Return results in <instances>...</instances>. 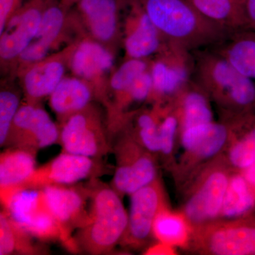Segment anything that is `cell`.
Here are the masks:
<instances>
[{
    "instance_id": "27",
    "label": "cell",
    "mask_w": 255,
    "mask_h": 255,
    "mask_svg": "<svg viewBox=\"0 0 255 255\" xmlns=\"http://www.w3.org/2000/svg\"><path fill=\"white\" fill-rule=\"evenodd\" d=\"M201 14L231 31L247 29L242 0H188Z\"/></svg>"
},
{
    "instance_id": "33",
    "label": "cell",
    "mask_w": 255,
    "mask_h": 255,
    "mask_svg": "<svg viewBox=\"0 0 255 255\" xmlns=\"http://www.w3.org/2000/svg\"><path fill=\"white\" fill-rule=\"evenodd\" d=\"M24 0H0V32Z\"/></svg>"
},
{
    "instance_id": "28",
    "label": "cell",
    "mask_w": 255,
    "mask_h": 255,
    "mask_svg": "<svg viewBox=\"0 0 255 255\" xmlns=\"http://www.w3.org/2000/svg\"><path fill=\"white\" fill-rule=\"evenodd\" d=\"M160 105H153L151 110L134 111L125 125L134 138L151 154L160 152Z\"/></svg>"
},
{
    "instance_id": "29",
    "label": "cell",
    "mask_w": 255,
    "mask_h": 255,
    "mask_svg": "<svg viewBox=\"0 0 255 255\" xmlns=\"http://www.w3.org/2000/svg\"><path fill=\"white\" fill-rule=\"evenodd\" d=\"M255 206V192L244 176L230 179L221 214L228 219L241 217L251 212Z\"/></svg>"
},
{
    "instance_id": "17",
    "label": "cell",
    "mask_w": 255,
    "mask_h": 255,
    "mask_svg": "<svg viewBox=\"0 0 255 255\" xmlns=\"http://www.w3.org/2000/svg\"><path fill=\"white\" fill-rule=\"evenodd\" d=\"M130 196L128 224L120 245L139 246L153 235V225L162 210V191L157 181Z\"/></svg>"
},
{
    "instance_id": "21",
    "label": "cell",
    "mask_w": 255,
    "mask_h": 255,
    "mask_svg": "<svg viewBox=\"0 0 255 255\" xmlns=\"http://www.w3.org/2000/svg\"><path fill=\"white\" fill-rule=\"evenodd\" d=\"M58 124L97 102L91 85L78 77L65 76L48 97Z\"/></svg>"
},
{
    "instance_id": "14",
    "label": "cell",
    "mask_w": 255,
    "mask_h": 255,
    "mask_svg": "<svg viewBox=\"0 0 255 255\" xmlns=\"http://www.w3.org/2000/svg\"><path fill=\"white\" fill-rule=\"evenodd\" d=\"M79 38L32 64L16 75V78L19 80L23 92V101L29 103H41L43 99L49 97L70 70V60Z\"/></svg>"
},
{
    "instance_id": "7",
    "label": "cell",
    "mask_w": 255,
    "mask_h": 255,
    "mask_svg": "<svg viewBox=\"0 0 255 255\" xmlns=\"http://www.w3.org/2000/svg\"><path fill=\"white\" fill-rule=\"evenodd\" d=\"M194 53L174 43L165 42L157 54L150 58V72L152 87L147 102L164 105L194 75Z\"/></svg>"
},
{
    "instance_id": "30",
    "label": "cell",
    "mask_w": 255,
    "mask_h": 255,
    "mask_svg": "<svg viewBox=\"0 0 255 255\" xmlns=\"http://www.w3.org/2000/svg\"><path fill=\"white\" fill-rule=\"evenodd\" d=\"M14 78L8 76L1 82L0 90V146H4L13 121L21 104V90L15 86Z\"/></svg>"
},
{
    "instance_id": "22",
    "label": "cell",
    "mask_w": 255,
    "mask_h": 255,
    "mask_svg": "<svg viewBox=\"0 0 255 255\" xmlns=\"http://www.w3.org/2000/svg\"><path fill=\"white\" fill-rule=\"evenodd\" d=\"M211 48L240 73L255 82V31L241 29Z\"/></svg>"
},
{
    "instance_id": "26",
    "label": "cell",
    "mask_w": 255,
    "mask_h": 255,
    "mask_svg": "<svg viewBox=\"0 0 255 255\" xmlns=\"http://www.w3.org/2000/svg\"><path fill=\"white\" fill-rule=\"evenodd\" d=\"M33 236L13 219L6 210L0 213V255H43L47 253L33 241Z\"/></svg>"
},
{
    "instance_id": "9",
    "label": "cell",
    "mask_w": 255,
    "mask_h": 255,
    "mask_svg": "<svg viewBox=\"0 0 255 255\" xmlns=\"http://www.w3.org/2000/svg\"><path fill=\"white\" fill-rule=\"evenodd\" d=\"M47 206L59 228L60 243L68 251L78 253L73 236L90 221L89 189L86 183L49 186L41 189Z\"/></svg>"
},
{
    "instance_id": "10",
    "label": "cell",
    "mask_w": 255,
    "mask_h": 255,
    "mask_svg": "<svg viewBox=\"0 0 255 255\" xmlns=\"http://www.w3.org/2000/svg\"><path fill=\"white\" fill-rule=\"evenodd\" d=\"M116 54L99 42L83 35L78 39L70 60L72 75L91 85L97 102L106 109L110 98L111 77L115 66Z\"/></svg>"
},
{
    "instance_id": "6",
    "label": "cell",
    "mask_w": 255,
    "mask_h": 255,
    "mask_svg": "<svg viewBox=\"0 0 255 255\" xmlns=\"http://www.w3.org/2000/svg\"><path fill=\"white\" fill-rule=\"evenodd\" d=\"M71 31L83 33L74 10L65 9L60 0H49L38 31L16 60L9 76L16 78L23 69L60 49Z\"/></svg>"
},
{
    "instance_id": "35",
    "label": "cell",
    "mask_w": 255,
    "mask_h": 255,
    "mask_svg": "<svg viewBox=\"0 0 255 255\" xmlns=\"http://www.w3.org/2000/svg\"><path fill=\"white\" fill-rule=\"evenodd\" d=\"M243 172L244 173L243 174V175L246 178L247 182L255 192V164L252 165L249 168L245 169Z\"/></svg>"
},
{
    "instance_id": "5",
    "label": "cell",
    "mask_w": 255,
    "mask_h": 255,
    "mask_svg": "<svg viewBox=\"0 0 255 255\" xmlns=\"http://www.w3.org/2000/svg\"><path fill=\"white\" fill-rule=\"evenodd\" d=\"M116 165L110 186L123 197L131 195L156 180L157 168L152 154L145 150L124 127L112 142Z\"/></svg>"
},
{
    "instance_id": "8",
    "label": "cell",
    "mask_w": 255,
    "mask_h": 255,
    "mask_svg": "<svg viewBox=\"0 0 255 255\" xmlns=\"http://www.w3.org/2000/svg\"><path fill=\"white\" fill-rule=\"evenodd\" d=\"M110 165L103 158L62 152L49 162L36 167L17 192L38 190L49 186L73 185L84 179L102 177L110 173Z\"/></svg>"
},
{
    "instance_id": "23",
    "label": "cell",
    "mask_w": 255,
    "mask_h": 255,
    "mask_svg": "<svg viewBox=\"0 0 255 255\" xmlns=\"http://www.w3.org/2000/svg\"><path fill=\"white\" fill-rule=\"evenodd\" d=\"M225 114L227 119L223 123L239 135L230 151V162L236 168L245 170L255 164V114L253 112H225Z\"/></svg>"
},
{
    "instance_id": "19",
    "label": "cell",
    "mask_w": 255,
    "mask_h": 255,
    "mask_svg": "<svg viewBox=\"0 0 255 255\" xmlns=\"http://www.w3.org/2000/svg\"><path fill=\"white\" fill-rule=\"evenodd\" d=\"M37 152L8 147L0 155V197L1 206L17 193L18 189L36 169Z\"/></svg>"
},
{
    "instance_id": "36",
    "label": "cell",
    "mask_w": 255,
    "mask_h": 255,
    "mask_svg": "<svg viewBox=\"0 0 255 255\" xmlns=\"http://www.w3.org/2000/svg\"><path fill=\"white\" fill-rule=\"evenodd\" d=\"M80 0H60V3L68 11L73 9Z\"/></svg>"
},
{
    "instance_id": "24",
    "label": "cell",
    "mask_w": 255,
    "mask_h": 255,
    "mask_svg": "<svg viewBox=\"0 0 255 255\" xmlns=\"http://www.w3.org/2000/svg\"><path fill=\"white\" fill-rule=\"evenodd\" d=\"M182 144L187 152L201 158L219 153L227 141L229 130L226 124L214 122L183 129Z\"/></svg>"
},
{
    "instance_id": "11",
    "label": "cell",
    "mask_w": 255,
    "mask_h": 255,
    "mask_svg": "<svg viewBox=\"0 0 255 255\" xmlns=\"http://www.w3.org/2000/svg\"><path fill=\"white\" fill-rule=\"evenodd\" d=\"M128 0H80L73 7L83 33L114 54L122 45V12Z\"/></svg>"
},
{
    "instance_id": "12",
    "label": "cell",
    "mask_w": 255,
    "mask_h": 255,
    "mask_svg": "<svg viewBox=\"0 0 255 255\" xmlns=\"http://www.w3.org/2000/svg\"><path fill=\"white\" fill-rule=\"evenodd\" d=\"M60 128L41 103L23 100L3 147L38 150L59 144Z\"/></svg>"
},
{
    "instance_id": "20",
    "label": "cell",
    "mask_w": 255,
    "mask_h": 255,
    "mask_svg": "<svg viewBox=\"0 0 255 255\" xmlns=\"http://www.w3.org/2000/svg\"><path fill=\"white\" fill-rule=\"evenodd\" d=\"M210 101L205 90L193 79L178 91L168 103L179 119L181 130L214 122Z\"/></svg>"
},
{
    "instance_id": "16",
    "label": "cell",
    "mask_w": 255,
    "mask_h": 255,
    "mask_svg": "<svg viewBox=\"0 0 255 255\" xmlns=\"http://www.w3.org/2000/svg\"><path fill=\"white\" fill-rule=\"evenodd\" d=\"M2 206L33 237L41 241L60 242L59 228L47 206L41 189L19 191Z\"/></svg>"
},
{
    "instance_id": "1",
    "label": "cell",
    "mask_w": 255,
    "mask_h": 255,
    "mask_svg": "<svg viewBox=\"0 0 255 255\" xmlns=\"http://www.w3.org/2000/svg\"><path fill=\"white\" fill-rule=\"evenodd\" d=\"M164 41L189 51L212 48L232 31L211 21L188 0H140Z\"/></svg>"
},
{
    "instance_id": "18",
    "label": "cell",
    "mask_w": 255,
    "mask_h": 255,
    "mask_svg": "<svg viewBox=\"0 0 255 255\" xmlns=\"http://www.w3.org/2000/svg\"><path fill=\"white\" fill-rule=\"evenodd\" d=\"M229 180L227 174L221 171L210 174L186 204L187 219L201 223L221 214Z\"/></svg>"
},
{
    "instance_id": "25",
    "label": "cell",
    "mask_w": 255,
    "mask_h": 255,
    "mask_svg": "<svg viewBox=\"0 0 255 255\" xmlns=\"http://www.w3.org/2000/svg\"><path fill=\"white\" fill-rule=\"evenodd\" d=\"M209 248L217 255H255V223L220 228L210 237Z\"/></svg>"
},
{
    "instance_id": "15",
    "label": "cell",
    "mask_w": 255,
    "mask_h": 255,
    "mask_svg": "<svg viewBox=\"0 0 255 255\" xmlns=\"http://www.w3.org/2000/svg\"><path fill=\"white\" fill-rule=\"evenodd\" d=\"M122 20L124 59H150L165 43L140 0H128Z\"/></svg>"
},
{
    "instance_id": "31",
    "label": "cell",
    "mask_w": 255,
    "mask_h": 255,
    "mask_svg": "<svg viewBox=\"0 0 255 255\" xmlns=\"http://www.w3.org/2000/svg\"><path fill=\"white\" fill-rule=\"evenodd\" d=\"M150 59H124L123 63L115 68L110 83V98L105 111L112 102L120 97L132 85L135 79L150 66Z\"/></svg>"
},
{
    "instance_id": "2",
    "label": "cell",
    "mask_w": 255,
    "mask_h": 255,
    "mask_svg": "<svg viewBox=\"0 0 255 255\" xmlns=\"http://www.w3.org/2000/svg\"><path fill=\"white\" fill-rule=\"evenodd\" d=\"M89 189L90 221L73 236L78 253L110 254L127 232L128 214L122 197L100 178L86 182Z\"/></svg>"
},
{
    "instance_id": "4",
    "label": "cell",
    "mask_w": 255,
    "mask_h": 255,
    "mask_svg": "<svg viewBox=\"0 0 255 255\" xmlns=\"http://www.w3.org/2000/svg\"><path fill=\"white\" fill-rule=\"evenodd\" d=\"M58 126L62 152L100 159L112 153L107 116L98 102H93Z\"/></svg>"
},
{
    "instance_id": "3",
    "label": "cell",
    "mask_w": 255,
    "mask_h": 255,
    "mask_svg": "<svg viewBox=\"0 0 255 255\" xmlns=\"http://www.w3.org/2000/svg\"><path fill=\"white\" fill-rule=\"evenodd\" d=\"M195 67L193 80L224 112L255 110V82L240 73L211 48L193 51Z\"/></svg>"
},
{
    "instance_id": "32",
    "label": "cell",
    "mask_w": 255,
    "mask_h": 255,
    "mask_svg": "<svg viewBox=\"0 0 255 255\" xmlns=\"http://www.w3.org/2000/svg\"><path fill=\"white\" fill-rule=\"evenodd\" d=\"M152 233L161 243L179 246L187 239V228L182 217L162 209L154 223Z\"/></svg>"
},
{
    "instance_id": "34",
    "label": "cell",
    "mask_w": 255,
    "mask_h": 255,
    "mask_svg": "<svg viewBox=\"0 0 255 255\" xmlns=\"http://www.w3.org/2000/svg\"><path fill=\"white\" fill-rule=\"evenodd\" d=\"M247 29L255 31V0H242Z\"/></svg>"
},
{
    "instance_id": "13",
    "label": "cell",
    "mask_w": 255,
    "mask_h": 255,
    "mask_svg": "<svg viewBox=\"0 0 255 255\" xmlns=\"http://www.w3.org/2000/svg\"><path fill=\"white\" fill-rule=\"evenodd\" d=\"M49 0H24L0 32L1 70L10 73L19 55L35 36Z\"/></svg>"
}]
</instances>
